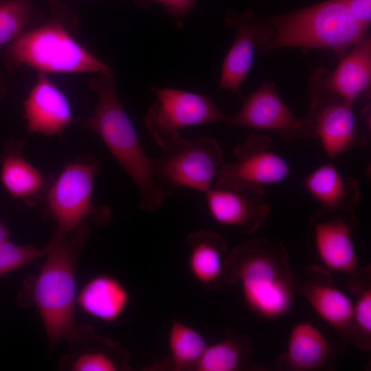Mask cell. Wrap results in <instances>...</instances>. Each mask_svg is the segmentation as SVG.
I'll use <instances>...</instances> for the list:
<instances>
[{"label":"cell","instance_id":"cell-6","mask_svg":"<svg viewBox=\"0 0 371 371\" xmlns=\"http://www.w3.org/2000/svg\"><path fill=\"white\" fill-rule=\"evenodd\" d=\"M153 159L156 182L167 196L179 188L206 192L221 169L223 151L211 137L180 138Z\"/></svg>","mask_w":371,"mask_h":371},{"label":"cell","instance_id":"cell-25","mask_svg":"<svg viewBox=\"0 0 371 371\" xmlns=\"http://www.w3.org/2000/svg\"><path fill=\"white\" fill-rule=\"evenodd\" d=\"M245 355L243 345L228 337L207 346L195 368L199 371H236L241 368Z\"/></svg>","mask_w":371,"mask_h":371},{"label":"cell","instance_id":"cell-26","mask_svg":"<svg viewBox=\"0 0 371 371\" xmlns=\"http://www.w3.org/2000/svg\"><path fill=\"white\" fill-rule=\"evenodd\" d=\"M34 16V9L27 0L0 1V45H8L30 30Z\"/></svg>","mask_w":371,"mask_h":371},{"label":"cell","instance_id":"cell-27","mask_svg":"<svg viewBox=\"0 0 371 371\" xmlns=\"http://www.w3.org/2000/svg\"><path fill=\"white\" fill-rule=\"evenodd\" d=\"M350 287L358 294L354 304L350 339L361 348L368 350L371 340V286L360 281L357 284H350Z\"/></svg>","mask_w":371,"mask_h":371},{"label":"cell","instance_id":"cell-1","mask_svg":"<svg viewBox=\"0 0 371 371\" xmlns=\"http://www.w3.org/2000/svg\"><path fill=\"white\" fill-rule=\"evenodd\" d=\"M222 280L238 284L247 306L267 319L280 318L290 311L300 281L282 243L265 238L235 247L225 260Z\"/></svg>","mask_w":371,"mask_h":371},{"label":"cell","instance_id":"cell-29","mask_svg":"<svg viewBox=\"0 0 371 371\" xmlns=\"http://www.w3.org/2000/svg\"><path fill=\"white\" fill-rule=\"evenodd\" d=\"M141 5L150 1L161 4L174 19L175 25L181 27L183 19L194 6L196 0H135Z\"/></svg>","mask_w":371,"mask_h":371},{"label":"cell","instance_id":"cell-31","mask_svg":"<svg viewBox=\"0 0 371 371\" xmlns=\"http://www.w3.org/2000/svg\"><path fill=\"white\" fill-rule=\"evenodd\" d=\"M7 92V83L3 74L0 72V102L2 100Z\"/></svg>","mask_w":371,"mask_h":371},{"label":"cell","instance_id":"cell-28","mask_svg":"<svg viewBox=\"0 0 371 371\" xmlns=\"http://www.w3.org/2000/svg\"><path fill=\"white\" fill-rule=\"evenodd\" d=\"M49 250V243L45 247L38 249L34 245H17L8 239L0 243V276L46 256Z\"/></svg>","mask_w":371,"mask_h":371},{"label":"cell","instance_id":"cell-11","mask_svg":"<svg viewBox=\"0 0 371 371\" xmlns=\"http://www.w3.org/2000/svg\"><path fill=\"white\" fill-rule=\"evenodd\" d=\"M371 85V36L366 32L331 71L316 69L311 75L308 96L333 98L353 104L367 97Z\"/></svg>","mask_w":371,"mask_h":371},{"label":"cell","instance_id":"cell-18","mask_svg":"<svg viewBox=\"0 0 371 371\" xmlns=\"http://www.w3.org/2000/svg\"><path fill=\"white\" fill-rule=\"evenodd\" d=\"M205 194L210 214L216 222L248 234L257 231L269 214V205L256 193L214 186Z\"/></svg>","mask_w":371,"mask_h":371},{"label":"cell","instance_id":"cell-8","mask_svg":"<svg viewBox=\"0 0 371 371\" xmlns=\"http://www.w3.org/2000/svg\"><path fill=\"white\" fill-rule=\"evenodd\" d=\"M156 99L144 117L145 126L162 150L179 139L180 129L229 118L206 95L172 88L149 87Z\"/></svg>","mask_w":371,"mask_h":371},{"label":"cell","instance_id":"cell-33","mask_svg":"<svg viewBox=\"0 0 371 371\" xmlns=\"http://www.w3.org/2000/svg\"><path fill=\"white\" fill-rule=\"evenodd\" d=\"M60 0H48V1L50 3H57L58 1H59Z\"/></svg>","mask_w":371,"mask_h":371},{"label":"cell","instance_id":"cell-16","mask_svg":"<svg viewBox=\"0 0 371 371\" xmlns=\"http://www.w3.org/2000/svg\"><path fill=\"white\" fill-rule=\"evenodd\" d=\"M302 185L319 204L313 219L355 216L360 199L359 181L342 175L333 163L317 168Z\"/></svg>","mask_w":371,"mask_h":371},{"label":"cell","instance_id":"cell-20","mask_svg":"<svg viewBox=\"0 0 371 371\" xmlns=\"http://www.w3.org/2000/svg\"><path fill=\"white\" fill-rule=\"evenodd\" d=\"M24 142L12 139L0 154L1 180L8 192L29 205L36 204L49 190L46 178L22 156Z\"/></svg>","mask_w":371,"mask_h":371},{"label":"cell","instance_id":"cell-3","mask_svg":"<svg viewBox=\"0 0 371 371\" xmlns=\"http://www.w3.org/2000/svg\"><path fill=\"white\" fill-rule=\"evenodd\" d=\"M89 234L85 221L68 233L56 227L35 281L33 297L51 348L62 340L72 341L80 332L74 316L75 271L80 249Z\"/></svg>","mask_w":371,"mask_h":371},{"label":"cell","instance_id":"cell-9","mask_svg":"<svg viewBox=\"0 0 371 371\" xmlns=\"http://www.w3.org/2000/svg\"><path fill=\"white\" fill-rule=\"evenodd\" d=\"M271 139L249 133L234 148L235 160L221 167L215 186L264 194L268 185L280 183L290 174L288 162L269 150Z\"/></svg>","mask_w":371,"mask_h":371},{"label":"cell","instance_id":"cell-2","mask_svg":"<svg viewBox=\"0 0 371 371\" xmlns=\"http://www.w3.org/2000/svg\"><path fill=\"white\" fill-rule=\"evenodd\" d=\"M88 87L97 95L93 113L83 125L97 133L133 181L142 210L153 213L167 195L154 176L153 159L144 152L118 96L113 70L98 73Z\"/></svg>","mask_w":371,"mask_h":371},{"label":"cell","instance_id":"cell-5","mask_svg":"<svg viewBox=\"0 0 371 371\" xmlns=\"http://www.w3.org/2000/svg\"><path fill=\"white\" fill-rule=\"evenodd\" d=\"M265 21L273 28L269 44L258 56L289 47L324 48L342 58L366 32L342 0H327Z\"/></svg>","mask_w":371,"mask_h":371},{"label":"cell","instance_id":"cell-14","mask_svg":"<svg viewBox=\"0 0 371 371\" xmlns=\"http://www.w3.org/2000/svg\"><path fill=\"white\" fill-rule=\"evenodd\" d=\"M37 80L23 102V117L31 133H62L76 122L65 93L47 74L37 73Z\"/></svg>","mask_w":371,"mask_h":371},{"label":"cell","instance_id":"cell-30","mask_svg":"<svg viewBox=\"0 0 371 371\" xmlns=\"http://www.w3.org/2000/svg\"><path fill=\"white\" fill-rule=\"evenodd\" d=\"M357 22L365 30L371 23V0H342Z\"/></svg>","mask_w":371,"mask_h":371},{"label":"cell","instance_id":"cell-32","mask_svg":"<svg viewBox=\"0 0 371 371\" xmlns=\"http://www.w3.org/2000/svg\"><path fill=\"white\" fill-rule=\"evenodd\" d=\"M9 230L3 224L0 223V243L8 239Z\"/></svg>","mask_w":371,"mask_h":371},{"label":"cell","instance_id":"cell-13","mask_svg":"<svg viewBox=\"0 0 371 371\" xmlns=\"http://www.w3.org/2000/svg\"><path fill=\"white\" fill-rule=\"evenodd\" d=\"M308 98L311 104L307 117L330 158L366 146V138L357 131L352 104L333 98Z\"/></svg>","mask_w":371,"mask_h":371},{"label":"cell","instance_id":"cell-22","mask_svg":"<svg viewBox=\"0 0 371 371\" xmlns=\"http://www.w3.org/2000/svg\"><path fill=\"white\" fill-rule=\"evenodd\" d=\"M189 250L188 265L191 275L198 282L214 286L222 280L227 250L225 239L210 230L202 229L186 238Z\"/></svg>","mask_w":371,"mask_h":371},{"label":"cell","instance_id":"cell-21","mask_svg":"<svg viewBox=\"0 0 371 371\" xmlns=\"http://www.w3.org/2000/svg\"><path fill=\"white\" fill-rule=\"evenodd\" d=\"M330 353V344L319 329L308 322H302L291 329L286 351L277 363L291 370H313L327 361Z\"/></svg>","mask_w":371,"mask_h":371},{"label":"cell","instance_id":"cell-12","mask_svg":"<svg viewBox=\"0 0 371 371\" xmlns=\"http://www.w3.org/2000/svg\"><path fill=\"white\" fill-rule=\"evenodd\" d=\"M225 23L236 32L235 39L222 65L218 90L232 91L243 99L240 86L259 52L271 41L274 30L265 20L258 19L251 10L240 14L227 13Z\"/></svg>","mask_w":371,"mask_h":371},{"label":"cell","instance_id":"cell-19","mask_svg":"<svg viewBox=\"0 0 371 371\" xmlns=\"http://www.w3.org/2000/svg\"><path fill=\"white\" fill-rule=\"evenodd\" d=\"M69 343V352L60 361L62 370L115 371L126 368L127 357L118 344L95 336L88 325H81L78 335Z\"/></svg>","mask_w":371,"mask_h":371},{"label":"cell","instance_id":"cell-17","mask_svg":"<svg viewBox=\"0 0 371 371\" xmlns=\"http://www.w3.org/2000/svg\"><path fill=\"white\" fill-rule=\"evenodd\" d=\"M308 278L297 289L324 321L341 335L351 338L354 304L342 291L334 286L328 271L320 266L311 265Z\"/></svg>","mask_w":371,"mask_h":371},{"label":"cell","instance_id":"cell-10","mask_svg":"<svg viewBox=\"0 0 371 371\" xmlns=\"http://www.w3.org/2000/svg\"><path fill=\"white\" fill-rule=\"evenodd\" d=\"M276 84L263 82L247 98L238 113L229 117L226 127L240 126L271 131L285 142L317 139L308 117H296L275 89Z\"/></svg>","mask_w":371,"mask_h":371},{"label":"cell","instance_id":"cell-24","mask_svg":"<svg viewBox=\"0 0 371 371\" xmlns=\"http://www.w3.org/2000/svg\"><path fill=\"white\" fill-rule=\"evenodd\" d=\"M168 343L173 363L179 369L195 367L207 347L199 332L180 321L170 326Z\"/></svg>","mask_w":371,"mask_h":371},{"label":"cell","instance_id":"cell-34","mask_svg":"<svg viewBox=\"0 0 371 371\" xmlns=\"http://www.w3.org/2000/svg\"><path fill=\"white\" fill-rule=\"evenodd\" d=\"M4 1V0H0V1Z\"/></svg>","mask_w":371,"mask_h":371},{"label":"cell","instance_id":"cell-23","mask_svg":"<svg viewBox=\"0 0 371 371\" xmlns=\"http://www.w3.org/2000/svg\"><path fill=\"white\" fill-rule=\"evenodd\" d=\"M129 294L124 286L109 275L98 276L82 288L76 301L89 315L105 322L118 319L125 310Z\"/></svg>","mask_w":371,"mask_h":371},{"label":"cell","instance_id":"cell-7","mask_svg":"<svg viewBox=\"0 0 371 371\" xmlns=\"http://www.w3.org/2000/svg\"><path fill=\"white\" fill-rule=\"evenodd\" d=\"M100 166L94 157H80L67 164L50 186L45 197L47 209L59 230L70 232L90 216L100 223L109 221V208L96 207L92 202L93 181Z\"/></svg>","mask_w":371,"mask_h":371},{"label":"cell","instance_id":"cell-4","mask_svg":"<svg viewBox=\"0 0 371 371\" xmlns=\"http://www.w3.org/2000/svg\"><path fill=\"white\" fill-rule=\"evenodd\" d=\"M77 19L69 10L58 8L45 23L32 27L7 45V71L28 66L37 73H100L112 69L75 37Z\"/></svg>","mask_w":371,"mask_h":371},{"label":"cell","instance_id":"cell-15","mask_svg":"<svg viewBox=\"0 0 371 371\" xmlns=\"http://www.w3.org/2000/svg\"><path fill=\"white\" fill-rule=\"evenodd\" d=\"M313 224L316 251L326 268L348 275L350 284L363 280L364 273L359 267L352 239L356 217L313 219Z\"/></svg>","mask_w":371,"mask_h":371}]
</instances>
